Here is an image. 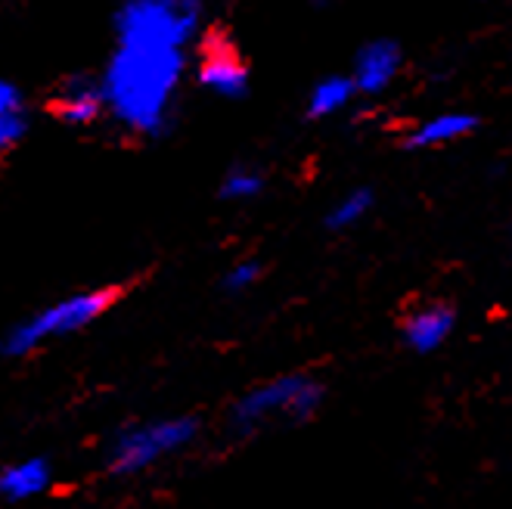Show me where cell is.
I'll list each match as a JSON object with an SVG mask.
<instances>
[{
    "label": "cell",
    "mask_w": 512,
    "mask_h": 509,
    "mask_svg": "<svg viewBox=\"0 0 512 509\" xmlns=\"http://www.w3.org/2000/svg\"><path fill=\"white\" fill-rule=\"evenodd\" d=\"M184 53L174 47L118 44L100 81L103 106L125 128L156 137L168 128Z\"/></svg>",
    "instance_id": "obj_1"
},
{
    "label": "cell",
    "mask_w": 512,
    "mask_h": 509,
    "mask_svg": "<svg viewBox=\"0 0 512 509\" xmlns=\"http://www.w3.org/2000/svg\"><path fill=\"white\" fill-rule=\"evenodd\" d=\"M323 385L305 373H286L246 392L230 410V429L236 435H255L267 426H298L320 410Z\"/></svg>",
    "instance_id": "obj_2"
},
{
    "label": "cell",
    "mask_w": 512,
    "mask_h": 509,
    "mask_svg": "<svg viewBox=\"0 0 512 509\" xmlns=\"http://www.w3.org/2000/svg\"><path fill=\"white\" fill-rule=\"evenodd\" d=\"M115 298H118V289H90V292H75L69 298H59V302L41 308L38 314L7 329L4 339H0V354L25 357L53 339L81 333L84 326L100 320L112 308Z\"/></svg>",
    "instance_id": "obj_3"
},
{
    "label": "cell",
    "mask_w": 512,
    "mask_h": 509,
    "mask_svg": "<svg viewBox=\"0 0 512 509\" xmlns=\"http://www.w3.org/2000/svg\"><path fill=\"white\" fill-rule=\"evenodd\" d=\"M199 0H128L118 13V44L180 50L199 25Z\"/></svg>",
    "instance_id": "obj_4"
},
{
    "label": "cell",
    "mask_w": 512,
    "mask_h": 509,
    "mask_svg": "<svg viewBox=\"0 0 512 509\" xmlns=\"http://www.w3.org/2000/svg\"><path fill=\"white\" fill-rule=\"evenodd\" d=\"M199 435V423L193 416H168L153 423L128 426L115 435L109 447V469L115 475H137L156 466L162 457L190 447Z\"/></svg>",
    "instance_id": "obj_5"
},
{
    "label": "cell",
    "mask_w": 512,
    "mask_h": 509,
    "mask_svg": "<svg viewBox=\"0 0 512 509\" xmlns=\"http://www.w3.org/2000/svg\"><path fill=\"white\" fill-rule=\"evenodd\" d=\"M199 84L224 100H239L249 94V72L243 66V59H239L236 47L221 35L205 41L202 63H199Z\"/></svg>",
    "instance_id": "obj_6"
},
{
    "label": "cell",
    "mask_w": 512,
    "mask_h": 509,
    "mask_svg": "<svg viewBox=\"0 0 512 509\" xmlns=\"http://www.w3.org/2000/svg\"><path fill=\"white\" fill-rule=\"evenodd\" d=\"M457 311L450 305H423L404 320V345L416 354H432L454 336Z\"/></svg>",
    "instance_id": "obj_7"
},
{
    "label": "cell",
    "mask_w": 512,
    "mask_h": 509,
    "mask_svg": "<svg viewBox=\"0 0 512 509\" xmlns=\"http://www.w3.org/2000/svg\"><path fill=\"white\" fill-rule=\"evenodd\" d=\"M401 66V47L395 41H373L354 59V91L364 94H379L391 84Z\"/></svg>",
    "instance_id": "obj_8"
},
{
    "label": "cell",
    "mask_w": 512,
    "mask_h": 509,
    "mask_svg": "<svg viewBox=\"0 0 512 509\" xmlns=\"http://www.w3.org/2000/svg\"><path fill=\"white\" fill-rule=\"evenodd\" d=\"M103 91L97 81H90L84 75H75L69 78L63 87H59V94L53 100V112L63 118L66 125H90L97 122L100 112H103Z\"/></svg>",
    "instance_id": "obj_9"
},
{
    "label": "cell",
    "mask_w": 512,
    "mask_h": 509,
    "mask_svg": "<svg viewBox=\"0 0 512 509\" xmlns=\"http://www.w3.org/2000/svg\"><path fill=\"white\" fill-rule=\"evenodd\" d=\"M50 485H53V469L44 457L19 460V463H13L0 472V494L13 503L41 497Z\"/></svg>",
    "instance_id": "obj_10"
},
{
    "label": "cell",
    "mask_w": 512,
    "mask_h": 509,
    "mask_svg": "<svg viewBox=\"0 0 512 509\" xmlns=\"http://www.w3.org/2000/svg\"><path fill=\"white\" fill-rule=\"evenodd\" d=\"M478 118L475 115H466V112H444V115H435L429 122L419 125L410 137H407V146L410 149H429V146H441V143H450V140H460L466 137L469 131H475Z\"/></svg>",
    "instance_id": "obj_11"
},
{
    "label": "cell",
    "mask_w": 512,
    "mask_h": 509,
    "mask_svg": "<svg viewBox=\"0 0 512 509\" xmlns=\"http://www.w3.org/2000/svg\"><path fill=\"white\" fill-rule=\"evenodd\" d=\"M373 190H351L348 196H342L333 208H329V215H326V227L329 230H351L357 227L360 221H364L370 212H373Z\"/></svg>",
    "instance_id": "obj_12"
},
{
    "label": "cell",
    "mask_w": 512,
    "mask_h": 509,
    "mask_svg": "<svg viewBox=\"0 0 512 509\" xmlns=\"http://www.w3.org/2000/svg\"><path fill=\"white\" fill-rule=\"evenodd\" d=\"M354 94V84L351 78H342V75H333V78H326L314 87V94H311V103H308V115L311 118H326V115H333L339 112L342 106H348Z\"/></svg>",
    "instance_id": "obj_13"
},
{
    "label": "cell",
    "mask_w": 512,
    "mask_h": 509,
    "mask_svg": "<svg viewBox=\"0 0 512 509\" xmlns=\"http://www.w3.org/2000/svg\"><path fill=\"white\" fill-rule=\"evenodd\" d=\"M261 190H264V177H261L255 168H233V171L224 177V184H221V196L230 199V202L255 199Z\"/></svg>",
    "instance_id": "obj_14"
},
{
    "label": "cell",
    "mask_w": 512,
    "mask_h": 509,
    "mask_svg": "<svg viewBox=\"0 0 512 509\" xmlns=\"http://www.w3.org/2000/svg\"><path fill=\"white\" fill-rule=\"evenodd\" d=\"M258 277H261L258 261H239V264H233L230 271H227L224 289H227V292H249V289L258 283Z\"/></svg>",
    "instance_id": "obj_15"
},
{
    "label": "cell",
    "mask_w": 512,
    "mask_h": 509,
    "mask_svg": "<svg viewBox=\"0 0 512 509\" xmlns=\"http://www.w3.org/2000/svg\"><path fill=\"white\" fill-rule=\"evenodd\" d=\"M25 118H22V112L19 115H0V153L4 149H10L13 143H19L22 137H25Z\"/></svg>",
    "instance_id": "obj_16"
},
{
    "label": "cell",
    "mask_w": 512,
    "mask_h": 509,
    "mask_svg": "<svg viewBox=\"0 0 512 509\" xmlns=\"http://www.w3.org/2000/svg\"><path fill=\"white\" fill-rule=\"evenodd\" d=\"M22 112V94L19 87L0 78V115H19Z\"/></svg>",
    "instance_id": "obj_17"
}]
</instances>
